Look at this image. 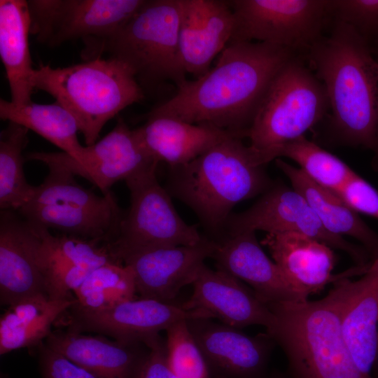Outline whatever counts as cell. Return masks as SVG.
<instances>
[{"label":"cell","instance_id":"37","mask_svg":"<svg viewBox=\"0 0 378 378\" xmlns=\"http://www.w3.org/2000/svg\"><path fill=\"white\" fill-rule=\"evenodd\" d=\"M337 193L357 213L378 219V190L358 174Z\"/></svg>","mask_w":378,"mask_h":378},{"label":"cell","instance_id":"20","mask_svg":"<svg viewBox=\"0 0 378 378\" xmlns=\"http://www.w3.org/2000/svg\"><path fill=\"white\" fill-rule=\"evenodd\" d=\"M192 286L190 298L183 303L186 309L204 311L222 323L239 329L253 325L267 328L272 321L268 305L251 288L224 271L204 265Z\"/></svg>","mask_w":378,"mask_h":378},{"label":"cell","instance_id":"39","mask_svg":"<svg viewBox=\"0 0 378 378\" xmlns=\"http://www.w3.org/2000/svg\"><path fill=\"white\" fill-rule=\"evenodd\" d=\"M372 43L375 44V50L372 51V53H374V52H377L378 54V34H377V36L375 37V38L374 39V41H372ZM371 44L370 45V46H371Z\"/></svg>","mask_w":378,"mask_h":378},{"label":"cell","instance_id":"33","mask_svg":"<svg viewBox=\"0 0 378 378\" xmlns=\"http://www.w3.org/2000/svg\"><path fill=\"white\" fill-rule=\"evenodd\" d=\"M169 360L176 378H211L208 365L196 346L186 321L167 331Z\"/></svg>","mask_w":378,"mask_h":378},{"label":"cell","instance_id":"17","mask_svg":"<svg viewBox=\"0 0 378 378\" xmlns=\"http://www.w3.org/2000/svg\"><path fill=\"white\" fill-rule=\"evenodd\" d=\"M215 246L216 241L204 235L197 244L148 248L126 256L122 262L133 272L141 298L174 302L181 289L194 282Z\"/></svg>","mask_w":378,"mask_h":378},{"label":"cell","instance_id":"9","mask_svg":"<svg viewBox=\"0 0 378 378\" xmlns=\"http://www.w3.org/2000/svg\"><path fill=\"white\" fill-rule=\"evenodd\" d=\"M157 167L153 166L125 181L130 190V206L116 238L108 244L122 262L126 256L139 251L195 245L204 237L178 215L172 196L158 181Z\"/></svg>","mask_w":378,"mask_h":378},{"label":"cell","instance_id":"2","mask_svg":"<svg viewBox=\"0 0 378 378\" xmlns=\"http://www.w3.org/2000/svg\"><path fill=\"white\" fill-rule=\"evenodd\" d=\"M307 53L326 89L336 133L346 144L378 154V60L368 43L335 20L330 35L321 36Z\"/></svg>","mask_w":378,"mask_h":378},{"label":"cell","instance_id":"12","mask_svg":"<svg viewBox=\"0 0 378 378\" xmlns=\"http://www.w3.org/2000/svg\"><path fill=\"white\" fill-rule=\"evenodd\" d=\"M257 230L302 234L346 253L358 266L368 263L362 248L327 231L304 197L284 185L272 186L250 208L232 213L222 238Z\"/></svg>","mask_w":378,"mask_h":378},{"label":"cell","instance_id":"27","mask_svg":"<svg viewBox=\"0 0 378 378\" xmlns=\"http://www.w3.org/2000/svg\"><path fill=\"white\" fill-rule=\"evenodd\" d=\"M76 302L75 297L38 293L9 305L0 318V354L38 346L52 332L54 322Z\"/></svg>","mask_w":378,"mask_h":378},{"label":"cell","instance_id":"23","mask_svg":"<svg viewBox=\"0 0 378 378\" xmlns=\"http://www.w3.org/2000/svg\"><path fill=\"white\" fill-rule=\"evenodd\" d=\"M262 243L269 249L274 261L300 289L310 295L330 283L357 274L368 265L357 266L333 274V248L307 235L294 233H267Z\"/></svg>","mask_w":378,"mask_h":378},{"label":"cell","instance_id":"8","mask_svg":"<svg viewBox=\"0 0 378 378\" xmlns=\"http://www.w3.org/2000/svg\"><path fill=\"white\" fill-rule=\"evenodd\" d=\"M49 172L16 211L27 221L69 235L111 243L124 216L114 195H98L64 167L46 162Z\"/></svg>","mask_w":378,"mask_h":378},{"label":"cell","instance_id":"5","mask_svg":"<svg viewBox=\"0 0 378 378\" xmlns=\"http://www.w3.org/2000/svg\"><path fill=\"white\" fill-rule=\"evenodd\" d=\"M31 85L73 115L86 146L97 141L108 120L145 97L132 71L113 57H97L63 68L41 65L34 69Z\"/></svg>","mask_w":378,"mask_h":378},{"label":"cell","instance_id":"28","mask_svg":"<svg viewBox=\"0 0 378 378\" xmlns=\"http://www.w3.org/2000/svg\"><path fill=\"white\" fill-rule=\"evenodd\" d=\"M0 118L26 127L59 148L78 162L85 146L78 139L79 127L73 115L58 102L17 106L0 99Z\"/></svg>","mask_w":378,"mask_h":378},{"label":"cell","instance_id":"24","mask_svg":"<svg viewBox=\"0 0 378 378\" xmlns=\"http://www.w3.org/2000/svg\"><path fill=\"white\" fill-rule=\"evenodd\" d=\"M136 130L148 150L169 167L188 163L225 138L235 136L209 125L150 115Z\"/></svg>","mask_w":378,"mask_h":378},{"label":"cell","instance_id":"15","mask_svg":"<svg viewBox=\"0 0 378 378\" xmlns=\"http://www.w3.org/2000/svg\"><path fill=\"white\" fill-rule=\"evenodd\" d=\"M206 318L186 321L211 373L217 378H267L274 340L266 332L248 335Z\"/></svg>","mask_w":378,"mask_h":378},{"label":"cell","instance_id":"21","mask_svg":"<svg viewBox=\"0 0 378 378\" xmlns=\"http://www.w3.org/2000/svg\"><path fill=\"white\" fill-rule=\"evenodd\" d=\"M44 342L102 378H138L148 354L141 342L111 340L68 330L52 331Z\"/></svg>","mask_w":378,"mask_h":378},{"label":"cell","instance_id":"18","mask_svg":"<svg viewBox=\"0 0 378 378\" xmlns=\"http://www.w3.org/2000/svg\"><path fill=\"white\" fill-rule=\"evenodd\" d=\"M215 241L211 258L217 269L246 283L265 303L307 300L309 295L297 286L265 254L255 232L228 235Z\"/></svg>","mask_w":378,"mask_h":378},{"label":"cell","instance_id":"10","mask_svg":"<svg viewBox=\"0 0 378 378\" xmlns=\"http://www.w3.org/2000/svg\"><path fill=\"white\" fill-rule=\"evenodd\" d=\"M230 42H261L295 52L308 51L322 36L330 0H231Z\"/></svg>","mask_w":378,"mask_h":378},{"label":"cell","instance_id":"19","mask_svg":"<svg viewBox=\"0 0 378 378\" xmlns=\"http://www.w3.org/2000/svg\"><path fill=\"white\" fill-rule=\"evenodd\" d=\"M179 51L186 74L203 76L230 43L234 15L228 1L181 0Z\"/></svg>","mask_w":378,"mask_h":378},{"label":"cell","instance_id":"25","mask_svg":"<svg viewBox=\"0 0 378 378\" xmlns=\"http://www.w3.org/2000/svg\"><path fill=\"white\" fill-rule=\"evenodd\" d=\"M275 162L292 188L304 197L327 231L357 239L370 253L372 259L378 255V234L337 192L316 183L299 167L280 158Z\"/></svg>","mask_w":378,"mask_h":378},{"label":"cell","instance_id":"7","mask_svg":"<svg viewBox=\"0 0 378 378\" xmlns=\"http://www.w3.org/2000/svg\"><path fill=\"white\" fill-rule=\"evenodd\" d=\"M329 108L323 83L296 56L268 88L249 130L248 146L266 165L276 159L282 146L304 136Z\"/></svg>","mask_w":378,"mask_h":378},{"label":"cell","instance_id":"14","mask_svg":"<svg viewBox=\"0 0 378 378\" xmlns=\"http://www.w3.org/2000/svg\"><path fill=\"white\" fill-rule=\"evenodd\" d=\"M68 311V330L93 332L144 344L178 323L195 318H212L207 312L186 309L183 304L141 298L106 309L89 311L73 305Z\"/></svg>","mask_w":378,"mask_h":378},{"label":"cell","instance_id":"13","mask_svg":"<svg viewBox=\"0 0 378 378\" xmlns=\"http://www.w3.org/2000/svg\"><path fill=\"white\" fill-rule=\"evenodd\" d=\"M25 159L59 164L89 181L102 195L111 193V186L118 181L160 163L146 148L136 130L130 129L121 118L102 139L85 146L78 162L63 152H32Z\"/></svg>","mask_w":378,"mask_h":378},{"label":"cell","instance_id":"38","mask_svg":"<svg viewBox=\"0 0 378 378\" xmlns=\"http://www.w3.org/2000/svg\"><path fill=\"white\" fill-rule=\"evenodd\" d=\"M145 345L148 354L138 378H176L169 363L167 340L158 335Z\"/></svg>","mask_w":378,"mask_h":378},{"label":"cell","instance_id":"34","mask_svg":"<svg viewBox=\"0 0 378 378\" xmlns=\"http://www.w3.org/2000/svg\"><path fill=\"white\" fill-rule=\"evenodd\" d=\"M335 20L352 27L369 45L378 34V0H330Z\"/></svg>","mask_w":378,"mask_h":378},{"label":"cell","instance_id":"22","mask_svg":"<svg viewBox=\"0 0 378 378\" xmlns=\"http://www.w3.org/2000/svg\"><path fill=\"white\" fill-rule=\"evenodd\" d=\"M344 284V337L358 368L371 378L378 351V255L360 279L345 278Z\"/></svg>","mask_w":378,"mask_h":378},{"label":"cell","instance_id":"26","mask_svg":"<svg viewBox=\"0 0 378 378\" xmlns=\"http://www.w3.org/2000/svg\"><path fill=\"white\" fill-rule=\"evenodd\" d=\"M31 18L27 1H0V56L11 99L17 106L32 102L34 71L29 48Z\"/></svg>","mask_w":378,"mask_h":378},{"label":"cell","instance_id":"6","mask_svg":"<svg viewBox=\"0 0 378 378\" xmlns=\"http://www.w3.org/2000/svg\"><path fill=\"white\" fill-rule=\"evenodd\" d=\"M181 0H146L111 36L86 41L93 57L108 52L125 63L142 87L187 80L179 51ZM143 88V87H142Z\"/></svg>","mask_w":378,"mask_h":378},{"label":"cell","instance_id":"30","mask_svg":"<svg viewBox=\"0 0 378 378\" xmlns=\"http://www.w3.org/2000/svg\"><path fill=\"white\" fill-rule=\"evenodd\" d=\"M74 293L75 307L96 311L136 299L137 292L132 270L122 262H113L90 272Z\"/></svg>","mask_w":378,"mask_h":378},{"label":"cell","instance_id":"32","mask_svg":"<svg viewBox=\"0 0 378 378\" xmlns=\"http://www.w3.org/2000/svg\"><path fill=\"white\" fill-rule=\"evenodd\" d=\"M37 226L48 250L77 267L92 272L106 264L122 262L108 244L66 234L53 235L49 230Z\"/></svg>","mask_w":378,"mask_h":378},{"label":"cell","instance_id":"16","mask_svg":"<svg viewBox=\"0 0 378 378\" xmlns=\"http://www.w3.org/2000/svg\"><path fill=\"white\" fill-rule=\"evenodd\" d=\"M38 226L16 211L0 212V302L47 293Z\"/></svg>","mask_w":378,"mask_h":378},{"label":"cell","instance_id":"36","mask_svg":"<svg viewBox=\"0 0 378 378\" xmlns=\"http://www.w3.org/2000/svg\"><path fill=\"white\" fill-rule=\"evenodd\" d=\"M36 347L42 378H102L51 349L44 342Z\"/></svg>","mask_w":378,"mask_h":378},{"label":"cell","instance_id":"1","mask_svg":"<svg viewBox=\"0 0 378 378\" xmlns=\"http://www.w3.org/2000/svg\"><path fill=\"white\" fill-rule=\"evenodd\" d=\"M296 52L261 42H230L203 76L186 80L148 115L212 126L248 137L274 77Z\"/></svg>","mask_w":378,"mask_h":378},{"label":"cell","instance_id":"31","mask_svg":"<svg viewBox=\"0 0 378 378\" xmlns=\"http://www.w3.org/2000/svg\"><path fill=\"white\" fill-rule=\"evenodd\" d=\"M281 157L293 160L311 180L335 192L356 174L342 160L304 136L282 146L276 159Z\"/></svg>","mask_w":378,"mask_h":378},{"label":"cell","instance_id":"4","mask_svg":"<svg viewBox=\"0 0 378 378\" xmlns=\"http://www.w3.org/2000/svg\"><path fill=\"white\" fill-rule=\"evenodd\" d=\"M344 278L315 301L267 303V333L284 351L292 378H370L356 366L341 325Z\"/></svg>","mask_w":378,"mask_h":378},{"label":"cell","instance_id":"40","mask_svg":"<svg viewBox=\"0 0 378 378\" xmlns=\"http://www.w3.org/2000/svg\"><path fill=\"white\" fill-rule=\"evenodd\" d=\"M376 139H377V145H378V126H377V129Z\"/></svg>","mask_w":378,"mask_h":378},{"label":"cell","instance_id":"41","mask_svg":"<svg viewBox=\"0 0 378 378\" xmlns=\"http://www.w3.org/2000/svg\"><path fill=\"white\" fill-rule=\"evenodd\" d=\"M276 378H280V377H276Z\"/></svg>","mask_w":378,"mask_h":378},{"label":"cell","instance_id":"35","mask_svg":"<svg viewBox=\"0 0 378 378\" xmlns=\"http://www.w3.org/2000/svg\"><path fill=\"white\" fill-rule=\"evenodd\" d=\"M41 256L47 293L52 297H70V291L74 292L77 289L90 273L54 255L46 247L43 239Z\"/></svg>","mask_w":378,"mask_h":378},{"label":"cell","instance_id":"29","mask_svg":"<svg viewBox=\"0 0 378 378\" xmlns=\"http://www.w3.org/2000/svg\"><path fill=\"white\" fill-rule=\"evenodd\" d=\"M29 130L8 122L0 133V208L18 211L31 197L34 186L25 177L23 150Z\"/></svg>","mask_w":378,"mask_h":378},{"label":"cell","instance_id":"11","mask_svg":"<svg viewBox=\"0 0 378 378\" xmlns=\"http://www.w3.org/2000/svg\"><path fill=\"white\" fill-rule=\"evenodd\" d=\"M146 0H28L31 34L50 47L115 33Z\"/></svg>","mask_w":378,"mask_h":378},{"label":"cell","instance_id":"3","mask_svg":"<svg viewBox=\"0 0 378 378\" xmlns=\"http://www.w3.org/2000/svg\"><path fill=\"white\" fill-rule=\"evenodd\" d=\"M265 166L241 138L230 136L190 162L169 167L165 188L218 241L233 207L272 186Z\"/></svg>","mask_w":378,"mask_h":378}]
</instances>
